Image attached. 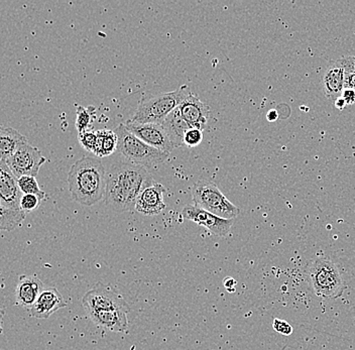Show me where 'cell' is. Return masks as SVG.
I'll list each match as a JSON object with an SVG mask.
<instances>
[{"label":"cell","mask_w":355,"mask_h":350,"mask_svg":"<svg viewBox=\"0 0 355 350\" xmlns=\"http://www.w3.org/2000/svg\"><path fill=\"white\" fill-rule=\"evenodd\" d=\"M155 183L146 168L130 161H119L111 166L107 173L104 200L115 211H132L141 191Z\"/></svg>","instance_id":"1"},{"label":"cell","mask_w":355,"mask_h":350,"mask_svg":"<svg viewBox=\"0 0 355 350\" xmlns=\"http://www.w3.org/2000/svg\"><path fill=\"white\" fill-rule=\"evenodd\" d=\"M68 184L73 200L92 206L105 197L107 172L98 159L85 156L71 166Z\"/></svg>","instance_id":"2"},{"label":"cell","mask_w":355,"mask_h":350,"mask_svg":"<svg viewBox=\"0 0 355 350\" xmlns=\"http://www.w3.org/2000/svg\"><path fill=\"white\" fill-rule=\"evenodd\" d=\"M190 94L188 86L184 85L172 92L144 97L139 102L132 121L139 123L163 125L168 115L177 110Z\"/></svg>","instance_id":"3"},{"label":"cell","mask_w":355,"mask_h":350,"mask_svg":"<svg viewBox=\"0 0 355 350\" xmlns=\"http://www.w3.org/2000/svg\"><path fill=\"white\" fill-rule=\"evenodd\" d=\"M308 277L313 292L322 299L340 298L345 283L338 268L327 258H317L311 261Z\"/></svg>","instance_id":"4"},{"label":"cell","mask_w":355,"mask_h":350,"mask_svg":"<svg viewBox=\"0 0 355 350\" xmlns=\"http://www.w3.org/2000/svg\"><path fill=\"white\" fill-rule=\"evenodd\" d=\"M113 130L119 137V152L130 163L148 169L165 163L170 156L162 150L146 145L139 137L128 132L125 125L122 123Z\"/></svg>","instance_id":"5"},{"label":"cell","mask_w":355,"mask_h":350,"mask_svg":"<svg viewBox=\"0 0 355 350\" xmlns=\"http://www.w3.org/2000/svg\"><path fill=\"white\" fill-rule=\"evenodd\" d=\"M192 198L195 206L224 219H234L239 216V207L233 205L225 195L213 182L200 180L192 188Z\"/></svg>","instance_id":"6"},{"label":"cell","mask_w":355,"mask_h":350,"mask_svg":"<svg viewBox=\"0 0 355 350\" xmlns=\"http://www.w3.org/2000/svg\"><path fill=\"white\" fill-rule=\"evenodd\" d=\"M46 161L39 148L31 143H24L8 161V167L17 179L24 176L37 177L42 166Z\"/></svg>","instance_id":"7"},{"label":"cell","mask_w":355,"mask_h":350,"mask_svg":"<svg viewBox=\"0 0 355 350\" xmlns=\"http://www.w3.org/2000/svg\"><path fill=\"white\" fill-rule=\"evenodd\" d=\"M82 305L86 313L98 310H122L130 312V306L121 295L103 285H98L90 290L82 299Z\"/></svg>","instance_id":"8"},{"label":"cell","mask_w":355,"mask_h":350,"mask_svg":"<svg viewBox=\"0 0 355 350\" xmlns=\"http://www.w3.org/2000/svg\"><path fill=\"white\" fill-rule=\"evenodd\" d=\"M124 125L128 132L139 137L146 145L162 150L166 154L170 155L175 148L166 134L165 128L162 125L135 123L130 119L126 121Z\"/></svg>","instance_id":"9"},{"label":"cell","mask_w":355,"mask_h":350,"mask_svg":"<svg viewBox=\"0 0 355 350\" xmlns=\"http://www.w3.org/2000/svg\"><path fill=\"white\" fill-rule=\"evenodd\" d=\"M181 215L185 220L193 221L196 225L203 226L211 234L220 238L230 234L234 222V219L221 218L195 205H186L182 209Z\"/></svg>","instance_id":"10"},{"label":"cell","mask_w":355,"mask_h":350,"mask_svg":"<svg viewBox=\"0 0 355 350\" xmlns=\"http://www.w3.org/2000/svg\"><path fill=\"white\" fill-rule=\"evenodd\" d=\"M24 193L17 177L11 172L6 161H0V206L13 210H21V201Z\"/></svg>","instance_id":"11"},{"label":"cell","mask_w":355,"mask_h":350,"mask_svg":"<svg viewBox=\"0 0 355 350\" xmlns=\"http://www.w3.org/2000/svg\"><path fill=\"white\" fill-rule=\"evenodd\" d=\"M178 110L190 128H199L201 130L206 128L210 108L207 104L200 100L197 95L191 93L187 98L180 104Z\"/></svg>","instance_id":"12"},{"label":"cell","mask_w":355,"mask_h":350,"mask_svg":"<svg viewBox=\"0 0 355 350\" xmlns=\"http://www.w3.org/2000/svg\"><path fill=\"white\" fill-rule=\"evenodd\" d=\"M166 192V188L162 184L155 182L139 194L135 210L146 216H155L162 213L166 208V203L164 201V194Z\"/></svg>","instance_id":"13"},{"label":"cell","mask_w":355,"mask_h":350,"mask_svg":"<svg viewBox=\"0 0 355 350\" xmlns=\"http://www.w3.org/2000/svg\"><path fill=\"white\" fill-rule=\"evenodd\" d=\"M67 306L65 299L55 288H44L31 309V314L37 319H48L58 310Z\"/></svg>","instance_id":"14"},{"label":"cell","mask_w":355,"mask_h":350,"mask_svg":"<svg viewBox=\"0 0 355 350\" xmlns=\"http://www.w3.org/2000/svg\"><path fill=\"white\" fill-rule=\"evenodd\" d=\"M44 289V283L35 274L19 277L15 288V302L26 309H32Z\"/></svg>","instance_id":"15"},{"label":"cell","mask_w":355,"mask_h":350,"mask_svg":"<svg viewBox=\"0 0 355 350\" xmlns=\"http://www.w3.org/2000/svg\"><path fill=\"white\" fill-rule=\"evenodd\" d=\"M97 326L113 332H124L128 328V312L122 310H98L87 312Z\"/></svg>","instance_id":"16"},{"label":"cell","mask_w":355,"mask_h":350,"mask_svg":"<svg viewBox=\"0 0 355 350\" xmlns=\"http://www.w3.org/2000/svg\"><path fill=\"white\" fill-rule=\"evenodd\" d=\"M323 85L327 98H335L336 100L343 94L345 85V73L338 62H335L326 70L323 77Z\"/></svg>","instance_id":"17"},{"label":"cell","mask_w":355,"mask_h":350,"mask_svg":"<svg viewBox=\"0 0 355 350\" xmlns=\"http://www.w3.org/2000/svg\"><path fill=\"white\" fill-rule=\"evenodd\" d=\"M28 143L21 132L12 128H0V161H6L21 147Z\"/></svg>","instance_id":"18"},{"label":"cell","mask_w":355,"mask_h":350,"mask_svg":"<svg viewBox=\"0 0 355 350\" xmlns=\"http://www.w3.org/2000/svg\"><path fill=\"white\" fill-rule=\"evenodd\" d=\"M162 125L165 128L166 134H168V139H170L174 148L185 147L184 146V136H185L189 128H191L184 121L178 108L168 115Z\"/></svg>","instance_id":"19"},{"label":"cell","mask_w":355,"mask_h":350,"mask_svg":"<svg viewBox=\"0 0 355 350\" xmlns=\"http://www.w3.org/2000/svg\"><path fill=\"white\" fill-rule=\"evenodd\" d=\"M97 137H98V141H97L94 154L99 158L110 156L115 150H119V137L115 134L114 130H97Z\"/></svg>","instance_id":"20"},{"label":"cell","mask_w":355,"mask_h":350,"mask_svg":"<svg viewBox=\"0 0 355 350\" xmlns=\"http://www.w3.org/2000/svg\"><path fill=\"white\" fill-rule=\"evenodd\" d=\"M26 216V212L22 210H13L0 206V228L11 231L21 225Z\"/></svg>","instance_id":"21"},{"label":"cell","mask_w":355,"mask_h":350,"mask_svg":"<svg viewBox=\"0 0 355 350\" xmlns=\"http://www.w3.org/2000/svg\"><path fill=\"white\" fill-rule=\"evenodd\" d=\"M95 112L96 108L93 106H88V107H83V106L79 105L77 107V117H76V128L78 132H87L89 128L92 125L93 119H94Z\"/></svg>","instance_id":"22"},{"label":"cell","mask_w":355,"mask_h":350,"mask_svg":"<svg viewBox=\"0 0 355 350\" xmlns=\"http://www.w3.org/2000/svg\"><path fill=\"white\" fill-rule=\"evenodd\" d=\"M19 186L24 194H33L42 198V200L46 199V194L40 188L39 183L35 177L24 176L17 179Z\"/></svg>","instance_id":"23"},{"label":"cell","mask_w":355,"mask_h":350,"mask_svg":"<svg viewBox=\"0 0 355 350\" xmlns=\"http://www.w3.org/2000/svg\"><path fill=\"white\" fill-rule=\"evenodd\" d=\"M78 137H79V141L80 143H81L82 147L85 148L87 152L94 154L95 148H96L97 141H98L97 132H95V130H87V132L79 134Z\"/></svg>","instance_id":"24"},{"label":"cell","mask_w":355,"mask_h":350,"mask_svg":"<svg viewBox=\"0 0 355 350\" xmlns=\"http://www.w3.org/2000/svg\"><path fill=\"white\" fill-rule=\"evenodd\" d=\"M202 141H203V130L199 128H189L184 136V146L187 148L198 147Z\"/></svg>","instance_id":"25"},{"label":"cell","mask_w":355,"mask_h":350,"mask_svg":"<svg viewBox=\"0 0 355 350\" xmlns=\"http://www.w3.org/2000/svg\"><path fill=\"white\" fill-rule=\"evenodd\" d=\"M42 198H40L37 195L33 194H24L21 201V207L22 211L26 213H30V212L35 211L40 204L42 202Z\"/></svg>","instance_id":"26"},{"label":"cell","mask_w":355,"mask_h":350,"mask_svg":"<svg viewBox=\"0 0 355 350\" xmlns=\"http://www.w3.org/2000/svg\"><path fill=\"white\" fill-rule=\"evenodd\" d=\"M339 64L341 67L343 68L344 73H345V77L350 76V75L354 74L355 73V57L354 56H346L340 58L338 60Z\"/></svg>","instance_id":"27"},{"label":"cell","mask_w":355,"mask_h":350,"mask_svg":"<svg viewBox=\"0 0 355 350\" xmlns=\"http://www.w3.org/2000/svg\"><path fill=\"white\" fill-rule=\"evenodd\" d=\"M272 327H274L275 331H277V333L285 336L291 335L293 331H294V329L288 324L287 321L281 320V319H275Z\"/></svg>","instance_id":"28"},{"label":"cell","mask_w":355,"mask_h":350,"mask_svg":"<svg viewBox=\"0 0 355 350\" xmlns=\"http://www.w3.org/2000/svg\"><path fill=\"white\" fill-rule=\"evenodd\" d=\"M341 97H343L347 105H354L355 104V90L344 89Z\"/></svg>","instance_id":"29"},{"label":"cell","mask_w":355,"mask_h":350,"mask_svg":"<svg viewBox=\"0 0 355 350\" xmlns=\"http://www.w3.org/2000/svg\"><path fill=\"white\" fill-rule=\"evenodd\" d=\"M344 89H354L355 90V73L350 75V76L345 77V85Z\"/></svg>","instance_id":"30"},{"label":"cell","mask_w":355,"mask_h":350,"mask_svg":"<svg viewBox=\"0 0 355 350\" xmlns=\"http://www.w3.org/2000/svg\"><path fill=\"white\" fill-rule=\"evenodd\" d=\"M235 286H236V281L233 280V279L227 278L224 280V287L228 292L234 291Z\"/></svg>","instance_id":"31"},{"label":"cell","mask_w":355,"mask_h":350,"mask_svg":"<svg viewBox=\"0 0 355 350\" xmlns=\"http://www.w3.org/2000/svg\"><path fill=\"white\" fill-rule=\"evenodd\" d=\"M346 105H347V104H346V102L344 101V99L341 96L335 100V107L338 108L339 110H343Z\"/></svg>","instance_id":"32"},{"label":"cell","mask_w":355,"mask_h":350,"mask_svg":"<svg viewBox=\"0 0 355 350\" xmlns=\"http://www.w3.org/2000/svg\"><path fill=\"white\" fill-rule=\"evenodd\" d=\"M266 117H268V121H275L277 119V114L275 110H270L268 115H266Z\"/></svg>","instance_id":"33"}]
</instances>
